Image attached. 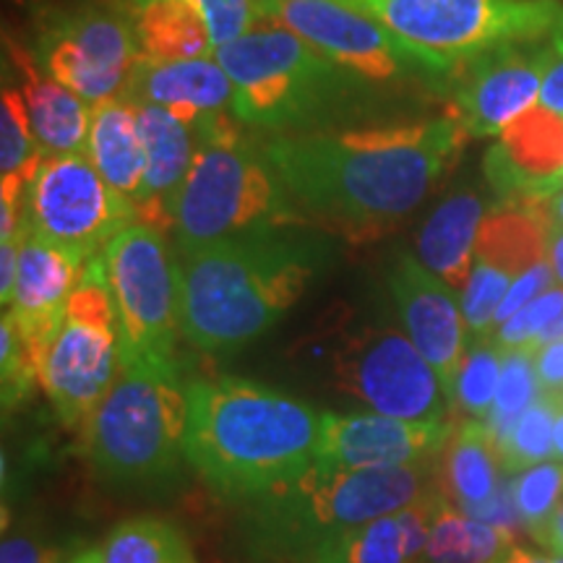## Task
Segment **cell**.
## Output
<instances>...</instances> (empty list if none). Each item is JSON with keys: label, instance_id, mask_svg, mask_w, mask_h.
Returning <instances> with one entry per match:
<instances>
[{"label": "cell", "instance_id": "1f68e13d", "mask_svg": "<svg viewBox=\"0 0 563 563\" xmlns=\"http://www.w3.org/2000/svg\"><path fill=\"white\" fill-rule=\"evenodd\" d=\"M504 368V347L496 340H470L464 352L460 378H456L454 410H462L470 420H488L496 399Z\"/></svg>", "mask_w": 563, "mask_h": 563}, {"label": "cell", "instance_id": "f35d334b", "mask_svg": "<svg viewBox=\"0 0 563 563\" xmlns=\"http://www.w3.org/2000/svg\"><path fill=\"white\" fill-rule=\"evenodd\" d=\"M534 371H538L543 394L563 391V340L534 350Z\"/></svg>", "mask_w": 563, "mask_h": 563}, {"label": "cell", "instance_id": "836d02e7", "mask_svg": "<svg viewBox=\"0 0 563 563\" xmlns=\"http://www.w3.org/2000/svg\"><path fill=\"white\" fill-rule=\"evenodd\" d=\"M34 384H40L37 363H34L24 340H21L11 313L3 311V319H0V386H3V412L9 415L11 410H16L30 397Z\"/></svg>", "mask_w": 563, "mask_h": 563}, {"label": "cell", "instance_id": "d6986e66", "mask_svg": "<svg viewBox=\"0 0 563 563\" xmlns=\"http://www.w3.org/2000/svg\"><path fill=\"white\" fill-rule=\"evenodd\" d=\"M485 173L506 201L545 199L563 186V118L534 104L485 154Z\"/></svg>", "mask_w": 563, "mask_h": 563}, {"label": "cell", "instance_id": "4dcf8cb0", "mask_svg": "<svg viewBox=\"0 0 563 563\" xmlns=\"http://www.w3.org/2000/svg\"><path fill=\"white\" fill-rule=\"evenodd\" d=\"M540 397H543V386H540L538 371H534V352L530 347L504 350L501 382H498L496 399H493V410L485 420L496 446L511 431L519 415L538 402Z\"/></svg>", "mask_w": 563, "mask_h": 563}, {"label": "cell", "instance_id": "ac0fdd59", "mask_svg": "<svg viewBox=\"0 0 563 563\" xmlns=\"http://www.w3.org/2000/svg\"><path fill=\"white\" fill-rule=\"evenodd\" d=\"M89 258L55 245L45 238L21 230V253L16 285L5 313H11L21 340L40 365L53 334L66 316L70 295L76 292Z\"/></svg>", "mask_w": 563, "mask_h": 563}, {"label": "cell", "instance_id": "7bdbcfd3", "mask_svg": "<svg viewBox=\"0 0 563 563\" xmlns=\"http://www.w3.org/2000/svg\"><path fill=\"white\" fill-rule=\"evenodd\" d=\"M548 264L555 274V282L563 287V224L555 222H548Z\"/></svg>", "mask_w": 563, "mask_h": 563}, {"label": "cell", "instance_id": "30bf717a", "mask_svg": "<svg viewBox=\"0 0 563 563\" xmlns=\"http://www.w3.org/2000/svg\"><path fill=\"white\" fill-rule=\"evenodd\" d=\"M121 327V363L178 365L180 266L165 232L131 222L102 251Z\"/></svg>", "mask_w": 563, "mask_h": 563}, {"label": "cell", "instance_id": "ffe728a7", "mask_svg": "<svg viewBox=\"0 0 563 563\" xmlns=\"http://www.w3.org/2000/svg\"><path fill=\"white\" fill-rule=\"evenodd\" d=\"M123 97L139 104H154L196 125L232 108V81L217 58H141Z\"/></svg>", "mask_w": 563, "mask_h": 563}, {"label": "cell", "instance_id": "c3c4849f", "mask_svg": "<svg viewBox=\"0 0 563 563\" xmlns=\"http://www.w3.org/2000/svg\"><path fill=\"white\" fill-rule=\"evenodd\" d=\"M553 446H555V456H559V462L563 464V405L559 407V418H555Z\"/></svg>", "mask_w": 563, "mask_h": 563}, {"label": "cell", "instance_id": "277c9868", "mask_svg": "<svg viewBox=\"0 0 563 563\" xmlns=\"http://www.w3.org/2000/svg\"><path fill=\"white\" fill-rule=\"evenodd\" d=\"M441 493L435 462L344 470L313 460L241 504V545L256 563H298L352 527Z\"/></svg>", "mask_w": 563, "mask_h": 563}, {"label": "cell", "instance_id": "4fadbf2b", "mask_svg": "<svg viewBox=\"0 0 563 563\" xmlns=\"http://www.w3.org/2000/svg\"><path fill=\"white\" fill-rule=\"evenodd\" d=\"M262 16L279 21L350 74L371 81L412 74H454L446 60L399 40L352 0H262Z\"/></svg>", "mask_w": 563, "mask_h": 563}, {"label": "cell", "instance_id": "7dc6e473", "mask_svg": "<svg viewBox=\"0 0 563 563\" xmlns=\"http://www.w3.org/2000/svg\"><path fill=\"white\" fill-rule=\"evenodd\" d=\"M509 563H553V559H548V555H540V553H532V551H527V548L517 545L511 551Z\"/></svg>", "mask_w": 563, "mask_h": 563}, {"label": "cell", "instance_id": "d590c367", "mask_svg": "<svg viewBox=\"0 0 563 563\" xmlns=\"http://www.w3.org/2000/svg\"><path fill=\"white\" fill-rule=\"evenodd\" d=\"M207 19L214 51L241 40L262 21V0H194Z\"/></svg>", "mask_w": 563, "mask_h": 563}, {"label": "cell", "instance_id": "83f0119b", "mask_svg": "<svg viewBox=\"0 0 563 563\" xmlns=\"http://www.w3.org/2000/svg\"><path fill=\"white\" fill-rule=\"evenodd\" d=\"M514 532L481 522L443 496L418 563H509Z\"/></svg>", "mask_w": 563, "mask_h": 563}, {"label": "cell", "instance_id": "f907efd6", "mask_svg": "<svg viewBox=\"0 0 563 563\" xmlns=\"http://www.w3.org/2000/svg\"><path fill=\"white\" fill-rule=\"evenodd\" d=\"M555 397H559V402L563 405V391H559V394H555Z\"/></svg>", "mask_w": 563, "mask_h": 563}, {"label": "cell", "instance_id": "60d3db41", "mask_svg": "<svg viewBox=\"0 0 563 563\" xmlns=\"http://www.w3.org/2000/svg\"><path fill=\"white\" fill-rule=\"evenodd\" d=\"M19 253H21V232L11 241H0V302L9 308L13 285H16L19 272Z\"/></svg>", "mask_w": 563, "mask_h": 563}, {"label": "cell", "instance_id": "f6af8a7d", "mask_svg": "<svg viewBox=\"0 0 563 563\" xmlns=\"http://www.w3.org/2000/svg\"><path fill=\"white\" fill-rule=\"evenodd\" d=\"M563 340V311L559 313V319L555 321H551L548 323V327L543 329V334L538 336V340H534L532 344H530V350L534 352L538 347H543V344H551V342H561Z\"/></svg>", "mask_w": 563, "mask_h": 563}, {"label": "cell", "instance_id": "5bb4252c", "mask_svg": "<svg viewBox=\"0 0 563 563\" xmlns=\"http://www.w3.org/2000/svg\"><path fill=\"white\" fill-rule=\"evenodd\" d=\"M40 68L89 104L123 97L141 60L131 19L79 11L55 21L40 40Z\"/></svg>", "mask_w": 563, "mask_h": 563}, {"label": "cell", "instance_id": "8992f818", "mask_svg": "<svg viewBox=\"0 0 563 563\" xmlns=\"http://www.w3.org/2000/svg\"><path fill=\"white\" fill-rule=\"evenodd\" d=\"M188 391L178 365L121 363L81 428V452L104 481L159 485L186 460Z\"/></svg>", "mask_w": 563, "mask_h": 563}, {"label": "cell", "instance_id": "7a4b0ae2", "mask_svg": "<svg viewBox=\"0 0 563 563\" xmlns=\"http://www.w3.org/2000/svg\"><path fill=\"white\" fill-rule=\"evenodd\" d=\"M186 462L217 496L249 501L313 462L321 412L238 376L186 384Z\"/></svg>", "mask_w": 563, "mask_h": 563}, {"label": "cell", "instance_id": "d4e9b609", "mask_svg": "<svg viewBox=\"0 0 563 563\" xmlns=\"http://www.w3.org/2000/svg\"><path fill=\"white\" fill-rule=\"evenodd\" d=\"M87 154L110 188L133 201L146 175V146L139 110L129 97L91 104Z\"/></svg>", "mask_w": 563, "mask_h": 563}, {"label": "cell", "instance_id": "ab89813d", "mask_svg": "<svg viewBox=\"0 0 563 563\" xmlns=\"http://www.w3.org/2000/svg\"><path fill=\"white\" fill-rule=\"evenodd\" d=\"M540 104L553 110L563 118V34L553 40V58L545 70L543 91H540Z\"/></svg>", "mask_w": 563, "mask_h": 563}, {"label": "cell", "instance_id": "5b68a950", "mask_svg": "<svg viewBox=\"0 0 563 563\" xmlns=\"http://www.w3.org/2000/svg\"><path fill=\"white\" fill-rule=\"evenodd\" d=\"M238 123L217 112L194 125L196 154L173 209L180 256L295 220L292 199L269 154L243 139Z\"/></svg>", "mask_w": 563, "mask_h": 563}, {"label": "cell", "instance_id": "44dd1931", "mask_svg": "<svg viewBox=\"0 0 563 563\" xmlns=\"http://www.w3.org/2000/svg\"><path fill=\"white\" fill-rule=\"evenodd\" d=\"M133 104L139 110L141 136L146 146V175L141 191L133 199V209H136V222L165 232L173 228L175 201L191 170L196 131L173 112L154 108V104Z\"/></svg>", "mask_w": 563, "mask_h": 563}, {"label": "cell", "instance_id": "e575fe53", "mask_svg": "<svg viewBox=\"0 0 563 563\" xmlns=\"http://www.w3.org/2000/svg\"><path fill=\"white\" fill-rule=\"evenodd\" d=\"M561 311H563V287L559 285V287H551V290H545L532 302H527L522 311L511 316L509 321H504L501 327L496 329V334H493V340H496L498 347L504 350L530 347V344L543 334L548 323L559 319Z\"/></svg>", "mask_w": 563, "mask_h": 563}, {"label": "cell", "instance_id": "e0dca14e", "mask_svg": "<svg viewBox=\"0 0 563 563\" xmlns=\"http://www.w3.org/2000/svg\"><path fill=\"white\" fill-rule=\"evenodd\" d=\"M389 287L407 336L428 363L454 407L456 378L467 352V323L460 292L433 274L412 253H402L391 266Z\"/></svg>", "mask_w": 563, "mask_h": 563}, {"label": "cell", "instance_id": "484cf974", "mask_svg": "<svg viewBox=\"0 0 563 563\" xmlns=\"http://www.w3.org/2000/svg\"><path fill=\"white\" fill-rule=\"evenodd\" d=\"M21 66V95L30 110L32 131L42 152L79 154L87 152L91 129V104L81 100L76 91L58 84L45 70H40L26 55H19Z\"/></svg>", "mask_w": 563, "mask_h": 563}, {"label": "cell", "instance_id": "ba28073f", "mask_svg": "<svg viewBox=\"0 0 563 563\" xmlns=\"http://www.w3.org/2000/svg\"><path fill=\"white\" fill-rule=\"evenodd\" d=\"M399 40L454 70L519 42L563 34L561 0H352Z\"/></svg>", "mask_w": 563, "mask_h": 563}, {"label": "cell", "instance_id": "f1b7e54d", "mask_svg": "<svg viewBox=\"0 0 563 563\" xmlns=\"http://www.w3.org/2000/svg\"><path fill=\"white\" fill-rule=\"evenodd\" d=\"M104 563H196L180 527L159 517L125 519L102 545Z\"/></svg>", "mask_w": 563, "mask_h": 563}, {"label": "cell", "instance_id": "cb8c5ba5", "mask_svg": "<svg viewBox=\"0 0 563 563\" xmlns=\"http://www.w3.org/2000/svg\"><path fill=\"white\" fill-rule=\"evenodd\" d=\"M441 454V490L464 514L481 509L506 485L501 454L483 420L467 418L454 426L452 439Z\"/></svg>", "mask_w": 563, "mask_h": 563}, {"label": "cell", "instance_id": "bcb514c9", "mask_svg": "<svg viewBox=\"0 0 563 563\" xmlns=\"http://www.w3.org/2000/svg\"><path fill=\"white\" fill-rule=\"evenodd\" d=\"M60 563H104L102 548H81V551L66 555Z\"/></svg>", "mask_w": 563, "mask_h": 563}, {"label": "cell", "instance_id": "8fae6325", "mask_svg": "<svg viewBox=\"0 0 563 563\" xmlns=\"http://www.w3.org/2000/svg\"><path fill=\"white\" fill-rule=\"evenodd\" d=\"M332 382L373 412L446 422L454 412L433 365L391 323H368L332 350Z\"/></svg>", "mask_w": 563, "mask_h": 563}, {"label": "cell", "instance_id": "6da1fadb", "mask_svg": "<svg viewBox=\"0 0 563 563\" xmlns=\"http://www.w3.org/2000/svg\"><path fill=\"white\" fill-rule=\"evenodd\" d=\"M470 133L454 115L378 129L298 133L266 144L292 201L350 232L384 230L420 207Z\"/></svg>", "mask_w": 563, "mask_h": 563}, {"label": "cell", "instance_id": "9a60e30c", "mask_svg": "<svg viewBox=\"0 0 563 563\" xmlns=\"http://www.w3.org/2000/svg\"><path fill=\"white\" fill-rule=\"evenodd\" d=\"M555 37L498 47L454 70L452 115L470 136H501L527 110L540 104Z\"/></svg>", "mask_w": 563, "mask_h": 563}, {"label": "cell", "instance_id": "f546056e", "mask_svg": "<svg viewBox=\"0 0 563 563\" xmlns=\"http://www.w3.org/2000/svg\"><path fill=\"white\" fill-rule=\"evenodd\" d=\"M559 397L555 394H543L538 402L527 407L519 415L511 431L498 441V454L506 475H517L534 464H543L553 460V428L559 418Z\"/></svg>", "mask_w": 563, "mask_h": 563}, {"label": "cell", "instance_id": "ee69618b", "mask_svg": "<svg viewBox=\"0 0 563 563\" xmlns=\"http://www.w3.org/2000/svg\"><path fill=\"white\" fill-rule=\"evenodd\" d=\"M534 201H538V207L545 214L548 222L563 224V186L551 196H545V199H534Z\"/></svg>", "mask_w": 563, "mask_h": 563}, {"label": "cell", "instance_id": "681fc988", "mask_svg": "<svg viewBox=\"0 0 563 563\" xmlns=\"http://www.w3.org/2000/svg\"><path fill=\"white\" fill-rule=\"evenodd\" d=\"M553 563H563V559H561V555H553Z\"/></svg>", "mask_w": 563, "mask_h": 563}, {"label": "cell", "instance_id": "2e32d148", "mask_svg": "<svg viewBox=\"0 0 563 563\" xmlns=\"http://www.w3.org/2000/svg\"><path fill=\"white\" fill-rule=\"evenodd\" d=\"M454 433V422L402 420L382 412H321L313 460L344 470L410 467L435 462Z\"/></svg>", "mask_w": 563, "mask_h": 563}, {"label": "cell", "instance_id": "74e56055", "mask_svg": "<svg viewBox=\"0 0 563 563\" xmlns=\"http://www.w3.org/2000/svg\"><path fill=\"white\" fill-rule=\"evenodd\" d=\"M0 563H60V553L42 545L32 534H5L0 545Z\"/></svg>", "mask_w": 563, "mask_h": 563}, {"label": "cell", "instance_id": "b9f144b4", "mask_svg": "<svg viewBox=\"0 0 563 563\" xmlns=\"http://www.w3.org/2000/svg\"><path fill=\"white\" fill-rule=\"evenodd\" d=\"M534 543H540L543 548H548L553 555H561L563 559V501L559 504V509L553 511V517L548 519L543 532L534 538Z\"/></svg>", "mask_w": 563, "mask_h": 563}, {"label": "cell", "instance_id": "9c48e42d", "mask_svg": "<svg viewBox=\"0 0 563 563\" xmlns=\"http://www.w3.org/2000/svg\"><path fill=\"white\" fill-rule=\"evenodd\" d=\"M121 373V327L102 253L89 258L37 376L66 428H84Z\"/></svg>", "mask_w": 563, "mask_h": 563}, {"label": "cell", "instance_id": "7c38bea8", "mask_svg": "<svg viewBox=\"0 0 563 563\" xmlns=\"http://www.w3.org/2000/svg\"><path fill=\"white\" fill-rule=\"evenodd\" d=\"M131 222H136L133 201L110 188L89 154L79 152L42 162L26 194L21 230L95 258Z\"/></svg>", "mask_w": 563, "mask_h": 563}, {"label": "cell", "instance_id": "8d00e7d4", "mask_svg": "<svg viewBox=\"0 0 563 563\" xmlns=\"http://www.w3.org/2000/svg\"><path fill=\"white\" fill-rule=\"evenodd\" d=\"M555 282V274L551 269V264L540 262L534 264L532 269H527L522 277H517L511 282L509 292H506V298L501 302V308H498L496 313V329L501 327L504 321H509L511 316H517L522 308L527 306V302H532L534 298H540L545 290H551Z\"/></svg>", "mask_w": 563, "mask_h": 563}, {"label": "cell", "instance_id": "d6a6232c", "mask_svg": "<svg viewBox=\"0 0 563 563\" xmlns=\"http://www.w3.org/2000/svg\"><path fill=\"white\" fill-rule=\"evenodd\" d=\"M511 496L522 525L532 538H538L563 501V464L543 462L517 473L511 481Z\"/></svg>", "mask_w": 563, "mask_h": 563}, {"label": "cell", "instance_id": "7402d4cb", "mask_svg": "<svg viewBox=\"0 0 563 563\" xmlns=\"http://www.w3.org/2000/svg\"><path fill=\"white\" fill-rule=\"evenodd\" d=\"M441 501L443 490L407 509L344 530L298 563H418Z\"/></svg>", "mask_w": 563, "mask_h": 563}, {"label": "cell", "instance_id": "3957f363", "mask_svg": "<svg viewBox=\"0 0 563 563\" xmlns=\"http://www.w3.org/2000/svg\"><path fill=\"white\" fill-rule=\"evenodd\" d=\"M178 266L183 340L201 352H230L269 332L306 295L323 249L274 228L188 253Z\"/></svg>", "mask_w": 563, "mask_h": 563}, {"label": "cell", "instance_id": "603a6c76", "mask_svg": "<svg viewBox=\"0 0 563 563\" xmlns=\"http://www.w3.org/2000/svg\"><path fill=\"white\" fill-rule=\"evenodd\" d=\"M485 220V201L475 191L443 199L418 235V258L454 292L467 287L475 266V245Z\"/></svg>", "mask_w": 563, "mask_h": 563}, {"label": "cell", "instance_id": "4316f807", "mask_svg": "<svg viewBox=\"0 0 563 563\" xmlns=\"http://www.w3.org/2000/svg\"><path fill=\"white\" fill-rule=\"evenodd\" d=\"M131 5L141 58H214L209 24L194 0H131Z\"/></svg>", "mask_w": 563, "mask_h": 563}, {"label": "cell", "instance_id": "52a82bcc", "mask_svg": "<svg viewBox=\"0 0 563 563\" xmlns=\"http://www.w3.org/2000/svg\"><path fill=\"white\" fill-rule=\"evenodd\" d=\"M214 58L232 81V115L253 129L306 125L340 102L352 79H361L266 16Z\"/></svg>", "mask_w": 563, "mask_h": 563}]
</instances>
